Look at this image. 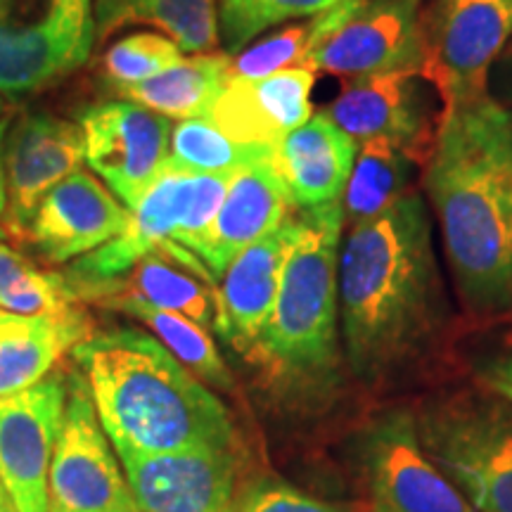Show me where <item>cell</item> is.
I'll list each match as a JSON object with an SVG mask.
<instances>
[{"mask_svg": "<svg viewBox=\"0 0 512 512\" xmlns=\"http://www.w3.org/2000/svg\"><path fill=\"white\" fill-rule=\"evenodd\" d=\"M425 190L470 309L512 306V110L486 93L441 112Z\"/></svg>", "mask_w": 512, "mask_h": 512, "instance_id": "6da1fadb", "label": "cell"}, {"mask_svg": "<svg viewBox=\"0 0 512 512\" xmlns=\"http://www.w3.org/2000/svg\"><path fill=\"white\" fill-rule=\"evenodd\" d=\"M441 309L439 268L425 197L408 190L339 247V332L349 368L377 382L418 349Z\"/></svg>", "mask_w": 512, "mask_h": 512, "instance_id": "7a4b0ae2", "label": "cell"}, {"mask_svg": "<svg viewBox=\"0 0 512 512\" xmlns=\"http://www.w3.org/2000/svg\"><path fill=\"white\" fill-rule=\"evenodd\" d=\"M72 354L114 451H235L226 403L155 335L138 328L91 332Z\"/></svg>", "mask_w": 512, "mask_h": 512, "instance_id": "3957f363", "label": "cell"}, {"mask_svg": "<svg viewBox=\"0 0 512 512\" xmlns=\"http://www.w3.org/2000/svg\"><path fill=\"white\" fill-rule=\"evenodd\" d=\"M342 200L299 209L278 294L254 358L285 375L320 377L339 358V242Z\"/></svg>", "mask_w": 512, "mask_h": 512, "instance_id": "277c9868", "label": "cell"}, {"mask_svg": "<svg viewBox=\"0 0 512 512\" xmlns=\"http://www.w3.org/2000/svg\"><path fill=\"white\" fill-rule=\"evenodd\" d=\"M230 176L233 174H185L166 169L143 200L128 209L131 216L117 238L81 256L64 273L74 294L119 278L166 242H178L195 254L219 214Z\"/></svg>", "mask_w": 512, "mask_h": 512, "instance_id": "5b68a950", "label": "cell"}, {"mask_svg": "<svg viewBox=\"0 0 512 512\" xmlns=\"http://www.w3.org/2000/svg\"><path fill=\"white\" fill-rule=\"evenodd\" d=\"M93 43V0H0V95L22 100L53 86Z\"/></svg>", "mask_w": 512, "mask_h": 512, "instance_id": "8992f818", "label": "cell"}, {"mask_svg": "<svg viewBox=\"0 0 512 512\" xmlns=\"http://www.w3.org/2000/svg\"><path fill=\"white\" fill-rule=\"evenodd\" d=\"M425 64L422 0H342L320 12L304 67L361 79Z\"/></svg>", "mask_w": 512, "mask_h": 512, "instance_id": "52a82bcc", "label": "cell"}, {"mask_svg": "<svg viewBox=\"0 0 512 512\" xmlns=\"http://www.w3.org/2000/svg\"><path fill=\"white\" fill-rule=\"evenodd\" d=\"M418 432L477 512H512V415L470 401L441 403L425 413Z\"/></svg>", "mask_w": 512, "mask_h": 512, "instance_id": "ba28073f", "label": "cell"}, {"mask_svg": "<svg viewBox=\"0 0 512 512\" xmlns=\"http://www.w3.org/2000/svg\"><path fill=\"white\" fill-rule=\"evenodd\" d=\"M422 74L441 105L482 98L489 74L512 38V0H432L422 10Z\"/></svg>", "mask_w": 512, "mask_h": 512, "instance_id": "9c48e42d", "label": "cell"}, {"mask_svg": "<svg viewBox=\"0 0 512 512\" xmlns=\"http://www.w3.org/2000/svg\"><path fill=\"white\" fill-rule=\"evenodd\" d=\"M48 501L50 512H140L81 373L67 375V403L48 475Z\"/></svg>", "mask_w": 512, "mask_h": 512, "instance_id": "30bf717a", "label": "cell"}, {"mask_svg": "<svg viewBox=\"0 0 512 512\" xmlns=\"http://www.w3.org/2000/svg\"><path fill=\"white\" fill-rule=\"evenodd\" d=\"M370 512H477L430 458L408 413L377 418L358 444Z\"/></svg>", "mask_w": 512, "mask_h": 512, "instance_id": "8fae6325", "label": "cell"}, {"mask_svg": "<svg viewBox=\"0 0 512 512\" xmlns=\"http://www.w3.org/2000/svg\"><path fill=\"white\" fill-rule=\"evenodd\" d=\"M441 98L420 69L349 79L325 114L356 143L389 138L425 169L437 145Z\"/></svg>", "mask_w": 512, "mask_h": 512, "instance_id": "7c38bea8", "label": "cell"}, {"mask_svg": "<svg viewBox=\"0 0 512 512\" xmlns=\"http://www.w3.org/2000/svg\"><path fill=\"white\" fill-rule=\"evenodd\" d=\"M86 162L126 209H133L169 164L171 124L131 100H110L81 112Z\"/></svg>", "mask_w": 512, "mask_h": 512, "instance_id": "4fadbf2b", "label": "cell"}, {"mask_svg": "<svg viewBox=\"0 0 512 512\" xmlns=\"http://www.w3.org/2000/svg\"><path fill=\"white\" fill-rule=\"evenodd\" d=\"M67 403V375L50 373L0 396V486L17 512H50L48 475Z\"/></svg>", "mask_w": 512, "mask_h": 512, "instance_id": "5bb4252c", "label": "cell"}, {"mask_svg": "<svg viewBox=\"0 0 512 512\" xmlns=\"http://www.w3.org/2000/svg\"><path fill=\"white\" fill-rule=\"evenodd\" d=\"M83 159L86 138L79 124L50 112L22 114L5 136L8 209L0 235L27 247L38 204L57 183L79 171Z\"/></svg>", "mask_w": 512, "mask_h": 512, "instance_id": "9a60e30c", "label": "cell"}, {"mask_svg": "<svg viewBox=\"0 0 512 512\" xmlns=\"http://www.w3.org/2000/svg\"><path fill=\"white\" fill-rule=\"evenodd\" d=\"M140 512H240L235 451H117Z\"/></svg>", "mask_w": 512, "mask_h": 512, "instance_id": "2e32d148", "label": "cell"}, {"mask_svg": "<svg viewBox=\"0 0 512 512\" xmlns=\"http://www.w3.org/2000/svg\"><path fill=\"white\" fill-rule=\"evenodd\" d=\"M128 211L100 178L74 171L38 204L29 245L50 266L95 252L126 228Z\"/></svg>", "mask_w": 512, "mask_h": 512, "instance_id": "e0dca14e", "label": "cell"}, {"mask_svg": "<svg viewBox=\"0 0 512 512\" xmlns=\"http://www.w3.org/2000/svg\"><path fill=\"white\" fill-rule=\"evenodd\" d=\"M297 214V211H294ZM294 214L235 256L216 287L214 328L240 354L254 358L271 318L280 271L294 235Z\"/></svg>", "mask_w": 512, "mask_h": 512, "instance_id": "ac0fdd59", "label": "cell"}, {"mask_svg": "<svg viewBox=\"0 0 512 512\" xmlns=\"http://www.w3.org/2000/svg\"><path fill=\"white\" fill-rule=\"evenodd\" d=\"M316 72L304 64L264 79L228 81L207 117L238 143L275 147L313 117Z\"/></svg>", "mask_w": 512, "mask_h": 512, "instance_id": "d6986e66", "label": "cell"}, {"mask_svg": "<svg viewBox=\"0 0 512 512\" xmlns=\"http://www.w3.org/2000/svg\"><path fill=\"white\" fill-rule=\"evenodd\" d=\"M294 211L297 207L273 159L242 166L230 176L219 214L195 254L214 278H221L242 249L283 226Z\"/></svg>", "mask_w": 512, "mask_h": 512, "instance_id": "ffe728a7", "label": "cell"}, {"mask_svg": "<svg viewBox=\"0 0 512 512\" xmlns=\"http://www.w3.org/2000/svg\"><path fill=\"white\" fill-rule=\"evenodd\" d=\"M114 294H128L157 309L176 311L202 328H214L216 323V278L200 256L178 242H166L124 275L86 287L76 297L81 304H98Z\"/></svg>", "mask_w": 512, "mask_h": 512, "instance_id": "44dd1931", "label": "cell"}, {"mask_svg": "<svg viewBox=\"0 0 512 512\" xmlns=\"http://www.w3.org/2000/svg\"><path fill=\"white\" fill-rule=\"evenodd\" d=\"M356 150V140L320 112L275 145L273 166L294 207L313 209L342 200Z\"/></svg>", "mask_w": 512, "mask_h": 512, "instance_id": "7402d4cb", "label": "cell"}, {"mask_svg": "<svg viewBox=\"0 0 512 512\" xmlns=\"http://www.w3.org/2000/svg\"><path fill=\"white\" fill-rule=\"evenodd\" d=\"M93 332L86 311L72 316H22L0 309V396L41 382Z\"/></svg>", "mask_w": 512, "mask_h": 512, "instance_id": "603a6c76", "label": "cell"}, {"mask_svg": "<svg viewBox=\"0 0 512 512\" xmlns=\"http://www.w3.org/2000/svg\"><path fill=\"white\" fill-rule=\"evenodd\" d=\"M95 41L128 24L164 31L183 53L207 55L219 48V0H95Z\"/></svg>", "mask_w": 512, "mask_h": 512, "instance_id": "cb8c5ba5", "label": "cell"}, {"mask_svg": "<svg viewBox=\"0 0 512 512\" xmlns=\"http://www.w3.org/2000/svg\"><path fill=\"white\" fill-rule=\"evenodd\" d=\"M226 53L181 57L150 79L114 91L166 119L207 117L228 79Z\"/></svg>", "mask_w": 512, "mask_h": 512, "instance_id": "d4e9b609", "label": "cell"}, {"mask_svg": "<svg viewBox=\"0 0 512 512\" xmlns=\"http://www.w3.org/2000/svg\"><path fill=\"white\" fill-rule=\"evenodd\" d=\"M95 306L119 311L128 318H136L138 323H143L185 368L200 377L204 384L221 389V392L233 389V375H230L226 361H223L221 351L216 347L214 337L209 335L207 328L197 325L195 320L185 318L176 311L157 309V306L147 304L138 297H128V294L105 297Z\"/></svg>", "mask_w": 512, "mask_h": 512, "instance_id": "484cf974", "label": "cell"}, {"mask_svg": "<svg viewBox=\"0 0 512 512\" xmlns=\"http://www.w3.org/2000/svg\"><path fill=\"white\" fill-rule=\"evenodd\" d=\"M415 164L389 138H368L358 143L354 166L342 195L344 221L349 226L368 221L392 207L411 188Z\"/></svg>", "mask_w": 512, "mask_h": 512, "instance_id": "4316f807", "label": "cell"}, {"mask_svg": "<svg viewBox=\"0 0 512 512\" xmlns=\"http://www.w3.org/2000/svg\"><path fill=\"white\" fill-rule=\"evenodd\" d=\"M275 147L238 143L209 117L183 119L171 128L166 169L185 174H235L242 166L268 162Z\"/></svg>", "mask_w": 512, "mask_h": 512, "instance_id": "83f0119b", "label": "cell"}, {"mask_svg": "<svg viewBox=\"0 0 512 512\" xmlns=\"http://www.w3.org/2000/svg\"><path fill=\"white\" fill-rule=\"evenodd\" d=\"M0 309L22 316H72L83 304L67 275L38 268L19 249L0 242Z\"/></svg>", "mask_w": 512, "mask_h": 512, "instance_id": "f1b7e54d", "label": "cell"}, {"mask_svg": "<svg viewBox=\"0 0 512 512\" xmlns=\"http://www.w3.org/2000/svg\"><path fill=\"white\" fill-rule=\"evenodd\" d=\"M342 0H219L223 53L238 55L256 36L299 17H313Z\"/></svg>", "mask_w": 512, "mask_h": 512, "instance_id": "f546056e", "label": "cell"}, {"mask_svg": "<svg viewBox=\"0 0 512 512\" xmlns=\"http://www.w3.org/2000/svg\"><path fill=\"white\" fill-rule=\"evenodd\" d=\"M320 31V15H313L302 24H292L275 31L268 38L242 48L238 55L230 57L228 62V81H254L271 76L283 69L299 67L304 64L311 43L316 41Z\"/></svg>", "mask_w": 512, "mask_h": 512, "instance_id": "4dcf8cb0", "label": "cell"}, {"mask_svg": "<svg viewBox=\"0 0 512 512\" xmlns=\"http://www.w3.org/2000/svg\"><path fill=\"white\" fill-rule=\"evenodd\" d=\"M183 50L171 38L159 34H131L114 41L102 55V76L112 83L114 91L133 86L162 72L181 60Z\"/></svg>", "mask_w": 512, "mask_h": 512, "instance_id": "1f68e13d", "label": "cell"}, {"mask_svg": "<svg viewBox=\"0 0 512 512\" xmlns=\"http://www.w3.org/2000/svg\"><path fill=\"white\" fill-rule=\"evenodd\" d=\"M238 508L240 512H344L273 477L254 479L242 486Z\"/></svg>", "mask_w": 512, "mask_h": 512, "instance_id": "d6a6232c", "label": "cell"}, {"mask_svg": "<svg viewBox=\"0 0 512 512\" xmlns=\"http://www.w3.org/2000/svg\"><path fill=\"white\" fill-rule=\"evenodd\" d=\"M494 91L498 93L494 98L512 110V38L508 46L503 48V53L498 55L494 69L489 74V93Z\"/></svg>", "mask_w": 512, "mask_h": 512, "instance_id": "836d02e7", "label": "cell"}, {"mask_svg": "<svg viewBox=\"0 0 512 512\" xmlns=\"http://www.w3.org/2000/svg\"><path fill=\"white\" fill-rule=\"evenodd\" d=\"M486 384L498 396H503L505 401L512 403V356L501 358V361H494L489 368H486Z\"/></svg>", "mask_w": 512, "mask_h": 512, "instance_id": "e575fe53", "label": "cell"}, {"mask_svg": "<svg viewBox=\"0 0 512 512\" xmlns=\"http://www.w3.org/2000/svg\"><path fill=\"white\" fill-rule=\"evenodd\" d=\"M10 121L0 119V221L8 209V176H5V136H8Z\"/></svg>", "mask_w": 512, "mask_h": 512, "instance_id": "d590c367", "label": "cell"}, {"mask_svg": "<svg viewBox=\"0 0 512 512\" xmlns=\"http://www.w3.org/2000/svg\"><path fill=\"white\" fill-rule=\"evenodd\" d=\"M0 512H17L15 505H12V501L8 498V494L3 491V486H0Z\"/></svg>", "mask_w": 512, "mask_h": 512, "instance_id": "8d00e7d4", "label": "cell"}, {"mask_svg": "<svg viewBox=\"0 0 512 512\" xmlns=\"http://www.w3.org/2000/svg\"><path fill=\"white\" fill-rule=\"evenodd\" d=\"M5 105H8V102L3 100V95H0V114H3V110H5Z\"/></svg>", "mask_w": 512, "mask_h": 512, "instance_id": "74e56055", "label": "cell"}]
</instances>
